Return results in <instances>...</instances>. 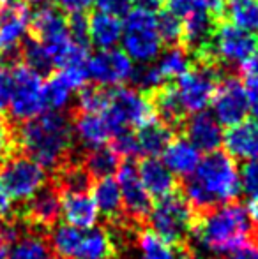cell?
<instances>
[{
    "instance_id": "6da1fadb",
    "label": "cell",
    "mask_w": 258,
    "mask_h": 259,
    "mask_svg": "<svg viewBox=\"0 0 258 259\" xmlns=\"http://www.w3.org/2000/svg\"><path fill=\"white\" fill-rule=\"evenodd\" d=\"M249 243L258 245V228L241 203L234 201L196 215L190 240V250L195 256L198 250L230 254Z\"/></svg>"
},
{
    "instance_id": "7a4b0ae2",
    "label": "cell",
    "mask_w": 258,
    "mask_h": 259,
    "mask_svg": "<svg viewBox=\"0 0 258 259\" xmlns=\"http://www.w3.org/2000/svg\"><path fill=\"white\" fill-rule=\"evenodd\" d=\"M14 145L21 154L43 166L46 171H55L69 160L75 134L72 123L64 113L45 111L35 118L21 122L14 131Z\"/></svg>"
},
{
    "instance_id": "3957f363",
    "label": "cell",
    "mask_w": 258,
    "mask_h": 259,
    "mask_svg": "<svg viewBox=\"0 0 258 259\" xmlns=\"http://www.w3.org/2000/svg\"><path fill=\"white\" fill-rule=\"evenodd\" d=\"M182 194L196 215L228 205L241 194L239 166L227 152H210L200 160L191 177L184 178Z\"/></svg>"
},
{
    "instance_id": "277c9868",
    "label": "cell",
    "mask_w": 258,
    "mask_h": 259,
    "mask_svg": "<svg viewBox=\"0 0 258 259\" xmlns=\"http://www.w3.org/2000/svg\"><path fill=\"white\" fill-rule=\"evenodd\" d=\"M195 219V210L184 198L182 191L177 189L175 192L158 199V203L152 205L147 224L173 250H190Z\"/></svg>"
},
{
    "instance_id": "5b68a950",
    "label": "cell",
    "mask_w": 258,
    "mask_h": 259,
    "mask_svg": "<svg viewBox=\"0 0 258 259\" xmlns=\"http://www.w3.org/2000/svg\"><path fill=\"white\" fill-rule=\"evenodd\" d=\"M48 243L57 259H117L106 228L78 229L57 224L48 233Z\"/></svg>"
},
{
    "instance_id": "8992f818",
    "label": "cell",
    "mask_w": 258,
    "mask_h": 259,
    "mask_svg": "<svg viewBox=\"0 0 258 259\" xmlns=\"http://www.w3.org/2000/svg\"><path fill=\"white\" fill-rule=\"evenodd\" d=\"M156 14L158 13L134 6L122 21V52L133 64H152L161 53L163 42L156 28Z\"/></svg>"
},
{
    "instance_id": "52a82bcc",
    "label": "cell",
    "mask_w": 258,
    "mask_h": 259,
    "mask_svg": "<svg viewBox=\"0 0 258 259\" xmlns=\"http://www.w3.org/2000/svg\"><path fill=\"white\" fill-rule=\"evenodd\" d=\"M114 136L121 131L133 129L154 118V106L147 94L133 87H115L108 90V101L101 111Z\"/></svg>"
},
{
    "instance_id": "ba28073f",
    "label": "cell",
    "mask_w": 258,
    "mask_h": 259,
    "mask_svg": "<svg viewBox=\"0 0 258 259\" xmlns=\"http://www.w3.org/2000/svg\"><path fill=\"white\" fill-rule=\"evenodd\" d=\"M0 184L18 205L30 199L48 184V173L35 160L23 154H11L0 162Z\"/></svg>"
},
{
    "instance_id": "9c48e42d",
    "label": "cell",
    "mask_w": 258,
    "mask_h": 259,
    "mask_svg": "<svg viewBox=\"0 0 258 259\" xmlns=\"http://www.w3.org/2000/svg\"><path fill=\"white\" fill-rule=\"evenodd\" d=\"M217 81H219V72L210 65V62L191 65L180 78H177V85L173 89L184 113L193 115L198 111H205L212 103Z\"/></svg>"
},
{
    "instance_id": "30bf717a",
    "label": "cell",
    "mask_w": 258,
    "mask_h": 259,
    "mask_svg": "<svg viewBox=\"0 0 258 259\" xmlns=\"http://www.w3.org/2000/svg\"><path fill=\"white\" fill-rule=\"evenodd\" d=\"M258 52V39L255 34L246 32L232 23H219L210 39L205 62L216 58L225 65L242 67Z\"/></svg>"
},
{
    "instance_id": "8fae6325",
    "label": "cell",
    "mask_w": 258,
    "mask_h": 259,
    "mask_svg": "<svg viewBox=\"0 0 258 259\" xmlns=\"http://www.w3.org/2000/svg\"><path fill=\"white\" fill-rule=\"evenodd\" d=\"M13 71V97L9 103L11 118L16 122H27L46 111L43 97V76L28 69L27 65H18Z\"/></svg>"
},
{
    "instance_id": "7c38bea8",
    "label": "cell",
    "mask_w": 258,
    "mask_h": 259,
    "mask_svg": "<svg viewBox=\"0 0 258 259\" xmlns=\"http://www.w3.org/2000/svg\"><path fill=\"white\" fill-rule=\"evenodd\" d=\"M30 28L34 30V39L48 50L55 67H59L62 58L75 46L69 34L67 16L57 7L43 6L32 16Z\"/></svg>"
},
{
    "instance_id": "4fadbf2b",
    "label": "cell",
    "mask_w": 258,
    "mask_h": 259,
    "mask_svg": "<svg viewBox=\"0 0 258 259\" xmlns=\"http://www.w3.org/2000/svg\"><path fill=\"white\" fill-rule=\"evenodd\" d=\"M13 215L25 226L27 231L48 235L60 217V192L46 184L30 199L20 203Z\"/></svg>"
},
{
    "instance_id": "5bb4252c",
    "label": "cell",
    "mask_w": 258,
    "mask_h": 259,
    "mask_svg": "<svg viewBox=\"0 0 258 259\" xmlns=\"http://www.w3.org/2000/svg\"><path fill=\"white\" fill-rule=\"evenodd\" d=\"M210 109H212L210 113L223 127H234L248 118L251 111H249V101L246 96L244 83L237 76L219 78Z\"/></svg>"
},
{
    "instance_id": "9a60e30c",
    "label": "cell",
    "mask_w": 258,
    "mask_h": 259,
    "mask_svg": "<svg viewBox=\"0 0 258 259\" xmlns=\"http://www.w3.org/2000/svg\"><path fill=\"white\" fill-rule=\"evenodd\" d=\"M134 64L122 50H99L96 55L89 57L87 72L89 81L101 89H115L131 81Z\"/></svg>"
},
{
    "instance_id": "2e32d148",
    "label": "cell",
    "mask_w": 258,
    "mask_h": 259,
    "mask_svg": "<svg viewBox=\"0 0 258 259\" xmlns=\"http://www.w3.org/2000/svg\"><path fill=\"white\" fill-rule=\"evenodd\" d=\"M117 184L121 189L124 215L129 221L145 228L149 213L152 210V198L145 191L143 184L138 177V167L133 160H126L121 164L117 171Z\"/></svg>"
},
{
    "instance_id": "e0dca14e",
    "label": "cell",
    "mask_w": 258,
    "mask_h": 259,
    "mask_svg": "<svg viewBox=\"0 0 258 259\" xmlns=\"http://www.w3.org/2000/svg\"><path fill=\"white\" fill-rule=\"evenodd\" d=\"M30 11L27 4H7L0 11V53L18 52L30 28Z\"/></svg>"
},
{
    "instance_id": "ac0fdd59",
    "label": "cell",
    "mask_w": 258,
    "mask_h": 259,
    "mask_svg": "<svg viewBox=\"0 0 258 259\" xmlns=\"http://www.w3.org/2000/svg\"><path fill=\"white\" fill-rule=\"evenodd\" d=\"M186 131V140L200 152H216L223 145V125L216 120V116L210 111H198L193 113L184 123Z\"/></svg>"
},
{
    "instance_id": "d6986e66",
    "label": "cell",
    "mask_w": 258,
    "mask_h": 259,
    "mask_svg": "<svg viewBox=\"0 0 258 259\" xmlns=\"http://www.w3.org/2000/svg\"><path fill=\"white\" fill-rule=\"evenodd\" d=\"M227 154L235 160L258 159V118H246L234 127H228L223 138Z\"/></svg>"
},
{
    "instance_id": "ffe728a7",
    "label": "cell",
    "mask_w": 258,
    "mask_h": 259,
    "mask_svg": "<svg viewBox=\"0 0 258 259\" xmlns=\"http://www.w3.org/2000/svg\"><path fill=\"white\" fill-rule=\"evenodd\" d=\"M138 177L143 184L145 191L154 199H161L165 196L177 191L175 175L166 167V164L158 157H145L138 164Z\"/></svg>"
},
{
    "instance_id": "44dd1931",
    "label": "cell",
    "mask_w": 258,
    "mask_h": 259,
    "mask_svg": "<svg viewBox=\"0 0 258 259\" xmlns=\"http://www.w3.org/2000/svg\"><path fill=\"white\" fill-rule=\"evenodd\" d=\"M75 141L85 150L104 147L114 138L103 113H78L72 123Z\"/></svg>"
},
{
    "instance_id": "7402d4cb",
    "label": "cell",
    "mask_w": 258,
    "mask_h": 259,
    "mask_svg": "<svg viewBox=\"0 0 258 259\" xmlns=\"http://www.w3.org/2000/svg\"><path fill=\"white\" fill-rule=\"evenodd\" d=\"M60 213H62L65 224L78 229L94 228L97 217H99L96 203L90 196L72 194V192L60 194Z\"/></svg>"
},
{
    "instance_id": "603a6c76",
    "label": "cell",
    "mask_w": 258,
    "mask_h": 259,
    "mask_svg": "<svg viewBox=\"0 0 258 259\" xmlns=\"http://www.w3.org/2000/svg\"><path fill=\"white\" fill-rule=\"evenodd\" d=\"M89 21V45L99 50H114L122 39V20L114 14H106L96 11L87 18Z\"/></svg>"
},
{
    "instance_id": "cb8c5ba5",
    "label": "cell",
    "mask_w": 258,
    "mask_h": 259,
    "mask_svg": "<svg viewBox=\"0 0 258 259\" xmlns=\"http://www.w3.org/2000/svg\"><path fill=\"white\" fill-rule=\"evenodd\" d=\"M161 155H163V162L166 164V167H168L173 175H179V177H184V178L191 177L196 167H198L200 160H202L200 150H196L186 138L172 140Z\"/></svg>"
},
{
    "instance_id": "d4e9b609",
    "label": "cell",
    "mask_w": 258,
    "mask_h": 259,
    "mask_svg": "<svg viewBox=\"0 0 258 259\" xmlns=\"http://www.w3.org/2000/svg\"><path fill=\"white\" fill-rule=\"evenodd\" d=\"M92 199L96 208L106 222H117L124 217V208H122L121 189L114 177L99 178L92 184Z\"/></svg>"
},
{
    "instance_id": "484cf974",
    "label": "cell",
    "mask_w": 258,
    "mask_h": 259,
    "mask_svg": "<svg viewBox=\"0 0 258 259\" xmlns=\"http://www.w3.org/2000/svg\"><path fill=\"white\" fill-rule=\"evenodd\" d=\"M53 187L60 192H72V194H87L92 189L94 178L78 160H67L60 167L53 171Z\"/></svg>"
},
{
    "instance_id": "4316f807",
    "label": "cell",
    "mask_w": 258,
    "mask_h": 259,
    "mask_svg": "<svg viewBox=\"0 0 258 259\" xmlns=\"http://www.w3.org/2000/svg\"><path fill=\"white\" fill-rule=\"evenodd\" d=\"M134 134H136L140 155L145 157H159L172 141V127L154 118L138 127Z\"/></svg>"
},
{
    "instance_id": "83f0119b",
    "label": "cell",
    "mask_w": 258,
    "mask_h": 259,
    "mask_svg": "<svg viewBox=\"0 0 258 259\" xmlns=\"http://www.w3.org/2000/svg\"><path fill=\"white\" fill-rule=\"evenodd\" d=\"M6 259H57L48 243V235L25 231L11 245Z\"/></svg>"
},
{
    "instance_id": "f1b7e54d",
    "label": "cell",
    "mask_w": 258,
    "mask_h": 259,
    "mask_svg": "<svg viewBox=\"0 0 258 259\" xmlns=\"http://www.w3.org/2000/svg\"><path fill=\"white\" fill-rule=\"evenodd\" d=\"M76 90L72 89V85L60 74L59 71L55 74H52L46 83L43 85V97H45V108L48 111L55 113H64L69 106L72 104V101H76Z\"/></svg>"
},
{
    "instance_id": "f546056e",
    "label": "cell",
    "mask_w": 258,
    "mask_h": 259,
    "mask_svg": "<svg viewBox=\"0 0 258 259\" xmlns=\"http://www.w3.org/2000/svg\"><path fill=\"white\" fill-rule=\"evenodd\" d=\"M82 164L90 173V177L99 180V178H106L112 177L114 173H117L122 162H121V157L115 154L114 148L104 145V147L87 150Z\"/></svg>"
},
{
    "instance_id": "4dcf8cb0",
    "label": "cell",
    "mask_w": 258,
    "mask_h": 259,
    "mask_svg": "<svg viewBox=\"0 0 258 259\" xmlns=\"http://www.w3.org/2000/svg\"><path fill=\"white\" fill-rule=\"evenodd\" d=\"M228 23L246 32H258V0H223Z\"/></svg>"
},
{
    "instance_id": "1f68e13d",
    "label": "cell",
    "mask_w": 258,
    "mask_h": 259,
    "mask_svg": "<svg viewBox=\"0 0 258 259\" xmlns=\"http://www.w3.org/2000/svg\"><path fill=\"white\" fill-rule=\"evenodd\" d=\"M152 106H154V115H158L159 120L168 127L179 125L186 115L173 87H161L158 92H154Z\"/></svg>"
},
{
    "instance_id": "d6a6232c",
    "label": "cell",
    "mask_w": 258,
    "mask_h": 259,
    "mask_svg": "<svg viewBox=\"0 0 258 259\" xmlns=\"http://www.w3.org/2000/svg\"><path fill=\"white\" fill-rule=\"evenodd\" d=\"M156 67L165 79H177L191 67V55L182 46H168L156 58Z\"/></svg>"
},
{
    "instance_id": "836d02e7",
    "label": "cell",
    "mask_w": 258,
    "mask_h": 259,
    "mask_svg": "<svg viewBox=\"0 0 258 259\" xmlns=\"http://www.w3.org/2000/svg\"><path fill=\"white\" fill-rule=\"evenodd\" d=\"M20 53L21 58H23V65H27L28 69H32L41 76L55 67L52 55L38 39H25L20 48Z\"/></svg>"
},
{
    "instance_id": "e575fe53",
    "label": "cell",
    "mask_w": 258,
    "mask_h": 259,
    "mask_svg": "<svg viewBox=\"0 0 258 259\" xmlns=\"http://www.w3.org/2000/svg\"><path fill=\"white\" fill-rule=\"evenodd\" d=\"M138 250L141 252V259H173L175 257V250L161 240L154 231L149 229H141L138 235L136 242Z\"/></svg>"
},
{
    "instance_id": "d590c367",
    "label": "cell",
    "mask_w": 258,
    "mask_h": 259,
    "mask_svg": "<svg viewBox=\"0 0 258 259\" xmlns=\"http://www.w3.org/2000/svg\"><path fill=\"white\" fill-rule=\"evenodd\" d=\"M156 28H158L161 42H166L168 46L182 41V18L177 16L170 9L159 11L156 14Z\"/></svg>"
},
{
    "instance_id": "8d00e7d4",
    "label": "cell",
    "mask_w": 258,
    "mask_h": 259,
    "mask_svg": "<svg viewBox=\"0 0 258 259\" xmlns=\"http://www.w3.org/2000/svg\"><path fill=\"white\" fill-rule=\"evenodd\" d=\"M131 83L133 89L140 90V92H158L165 83V78L161 76L159 69L156 67V64H143L140 67H134L133 76H131Z\"/></svg>"
},
{
    "instance_id": "74e56055",
    "label": "cell",
    "mask_w": 258,
    "mask_h": 259,
    "mask_svg": "<svg viewBox=\"0 0 258 259\" xmlns=\"http://www.w3.org/2000/svg\"><path fill=\"white\" fill-rule=\"evenodd\" d=\"M108 101V89L101 87H83L78 90L76 96V104H78L80 113H101L106 106Z\"/></svg>"
},
{
    "instance_id": "f35d334b",
    "label": "cell",
    "mask_w": 258,
    "mask_h": 259,
    "mask_svg": "<svg viewBox=\"0 0 258 259\" xmlns=\"http://www.w3.org/2000/svg\"><path fill=\"white\" fill-rule=\"evenodd\" d=\"M241 192L249 199H258V159L244 160L239 169Z\"/></svg>"
},
{
    "instance_id": "ab89813d",
    "label": "cell",
    "mask_w": 258,
    "mask_h": 259,
    "mask_svg": "<svg viewBox=\"0 0 258 259\" xmlns=\"http://www.w3.org/2000/svg\"><path fill=\"white\" fill-rule=\"evenodd\" d=\"M112 148H114L115 154L121 157V159L124 157L126 160H131L136 155H140L136 134L133 133V129H126L115 134V136L112 138Z\"/></svg>"
},
{
    "instance_id": "60d3db41",
    "label": "cell",
    "mask_w": 258,
    "mask_h": 259,
    "mask_svg": "<svg viewBox=\"0 0 258 259\" xmlns=\"http://www.w3.org/2000/svg\"><path fill=\"white\" fill-rule=\"evenodd\" d=\"M67 23L72 42L87 48L89 46V21H87L85 14H71L67 18Z\"/></svg>"
},
{
    "instance_id": "b9f144b4",
    "label": "cell",
    "mask_w": 258,
    "mask_h": 259,
    "mask_svg": "<svg viewBox=\"0 0 258 259\" xmlns=\"http://www.w3.org/2000/svg\"><path fill=\"white\" fill-rule=\"evenodd\" d=\"M97 11L114 16H126L133 7V0H96Z\"/></svg>"
},
{
    "instance_id": "7bdbcfd3",
    "label": "cell",
    "mask_w": 258,
    "mask_h": 259,
    "mask_svg": "<svg viewBox=\"0 0 258 259\" xmlns=\"http://www.w3.org/2000/svg\"><path fill=\"white\" fill-rule=\"evenodd\" d=\"M13 97V71L0 69V113L7 111Z\"/></svg>"
},
{
    "instance_id": "ee69618b",
    "label": "cell",
    "mask_w": 258,
    "mask_h": 259,
    "mask_svg": "<svg viewBox=\"0 0 258 259\" xmlns=\"http://www.w3.org/2000/svg\"><path fill=\"white\" fill-rule=\"evenodd\" d=\"M14 147V134L11 131L9 123L0 116V162L6 160L7 157L13 154Z\"/></svg>"
},
{
    "instance_id": "f6af8a7d",
    "label": "cell",
    "mask_w": 258,
    "mask_h": 259,
    "mask_svg": "<svg viewBox=\"0 0 258 259\" xmlns=\"http://www.w3.org/2000/svg\"><path fill=\"white\" fill-rule=\"evenodd\" d=\"M244 89H246V96L249 101V111L253 113V116L258 118V76H249L244 74Z\"/></svg>"
},
{
    "instance_id": "bcb514c9",
    "label": "cell",
    "mask_w": 258,
    "mask_h": 259,
    "mask_svg": "<svg viewBox=\"0 0 258 259\" xmlns=\"http://www.w3.org/2000/svg\"><path fill=\"white\" fill-rule=\"evenodd\" d=\"M62 13L71 14H85L90 7L96 4V0H57Z\"/></svg>"
},
{
    "instance_id": "7dc6e473",
    "label": "cell",
    "mask_w": 258,
    "mask_h": 259,
    "mask_svg": "<svg viewBox=\"0 0 258 259\" xmlns=\"http://www.w3.org/2000/svg\"><path fill=\"white\" fill-rule=\"evenodd\" d=\"M13 201H11L9 194L6 192V189H4V185L0 184V221L2 219H9L13 217Z\"/></svg>"
},
{
    "instance_id": "c3c4849f",
    "label": "cell",
    "mask_w": 258,
    "mask_h": 259,
    "mask_svg": "<svg viewBox=\"0 0 258 259\" xmlns=\"http://www.w3.org/2000/svg\"><path fill=\"white\" fill-rule=\"evenodd\" d=\"M228 259H258V245L256 243H249L246 247H241V249L230 252Z\"/></svg>"
},
{
    "instance_id": "681fc988",
    "label": "cell",
    "mask_w": 258,
    "mask_h": 259,
    "mask_svg": "<svg viewBox=\"0 0 258 259\" xmlns=\"http://www.w3.org/2000/svg\"><path fill=\"white\" fill-rule=\"evenodd\" d=\"M242 71L244 74H249V76H258V52L242 65Z\"/></svg>"
},
{
    "instance_id": "f907efd6",
    "label": "cell",
    "mask_w": 258,
    "mask_h": 259,
    "mask_svg": "<svg viewBox=\"0 0 258 259\" xmlns=\"http://www.w3.org/2000/svg\"><path fill=\"white\" fill-rule=\"evenodd\" d=\"M161 4H163V0H136L138 7H143V9L152 11V13H159Z\"/></svg>"
},
{
    "instance_id": "816d5d0a",
    "label": "cell",
    "mask_w": 258,
    "mask_h": 259,
    "mask_svg": "<svg viewBox=\"0 0 258 259\" xmlns=\"http://www.w3.org/2000/svg\"><path fill=\"white\" fill-rule=\"evenodd\" d=\"M248 211H249V215H251V219H253V222H255V226L258 228V199H253V201H249Z\"/></svg>"
},
{
    "instance_id": "f5cc1de1",
    "label": "cell",
    "mask_w": 258,
    "mask_h": 259,
    "mask_svg": "<svg viewBox=\"0 0 258 259\" xmlns=\"http://www.w3.org/2000/svg\"><path fill=\"white\" fill-rule=\"evenodd\" d=\"M173 259H196V256L191 250H175V257Z\"/></svg>"
},
{
    "instance_id": "db71d44e",
    "label": "cell",
    "mask_w": 258,
    "mask_h": 259,
    "mask_svg": "<svg viewBox=\"0 0 258 259\" xmlns=\"http://www.w3.org/2000/svg\"><path fill=\"white\" fill-rule=\"evenodd\" d=\"M27 6H38V7H43V6H48V2L52 0H23Z\"/></svg>"
},
{
    "instance_id": "11a10c76",
    "label": "cell",
    "mask_w": 258,
    "mask_h": 259,
    "mask_svg": "<svg viewBox=\"0 0 258 259\" xmlns=\"http://www.w3.org/2000/svg\"><path fill=\"white\" fill-rule=\"evenodd\" d=\"M0 259H6V249L0 247Z\"/></svg>"
},
{
    "instance_id": "9f6ffc18",
    "label": "cell",
    "mask_w": 258,
    "mask_h": 259,
    "mask_svg": "<svg viewBox=\"0 0 258 259\" xmlns=\"http://www.w3.org/2000/svg\"><path fill=\"white\" fill-rule=\"evenodd\" d=\"M0 4H9V0H0Z\"/></svg>"
},
{
    "instance_id": "6f0895ef",
    "label": "cell",
    "mask_w": 258,
    "mask_h": 259,
    "mask_svg": "<svg viewBox=\"0 0 258 259\" xmlns=\"http://www.w3.org/2000/svg\"><path fill=\"white\" fill-rule=\"evenodd\" d=\"M0 58H2V53H0Z\"/></svg>"
},
{
    "instance_id": "680465c9",
    "label": "cell",
    "mask_w": 258,
    "mask_h": 259,
    "mask_svg": "<svg viewBox=\"0 0 258 259\" xmlns=\"http://www.w3.org/2000/svg\"><path fill=\"white\" fill-rule=\"evenodd\" d=\"M0 247H2V245H0Z\"/></svg>"
}]
</instances>
